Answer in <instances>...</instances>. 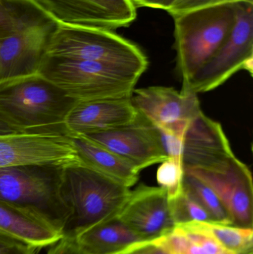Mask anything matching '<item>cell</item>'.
Wrapping results in <instances>:
<instances>
[{
	"label": "cell",
	"instance_id": "cell-1",
	"mask_svg": "<svg viewBox=\"0 0 253 254\" xmlns=\"http://www.w3.org/2000/svg\"><path fill=\"white\" fill-rule=\"evenodd\" d=\"M59 190L70 212L62 238H74L95 225L117 219L132 192L128 187L82 166L59 170Z\"/></svg>",
	"mask_w": 253,
	"mask_h": 254
},
{
	"label": "cell",
	"instance_id": "cell-2",
	"mask_svg": "<svg viewBox=\"0 0 253 254\" xmlns=\"http://www.w3.org/2000/svg\"><path fill=\"white\" fill-rule=\"evenodd\" d=\"M74 100L39 74L0 83V122L15 131H63Z\"/></svg>",
	"mask_w": 253,
	"mask_h": 254
},
{
	"label": "cell",
	"instance_id": "cell-3",
	"mask_svg": "<svg viewBox=\"0 0 253 254\" xmlns=\"http://www.w3.org/2000/svg\"><path fill=\"white\" fill-rule=\"evenodd\" d=\"M234 2L194 9L172 16L177 71L182 87L212 58L236 22Z\"/></svg>",
	"mask_w": 253,
	"mask_h": 254
},
{
	"label": "cell",
	"instance_id": "cell-4",
	"mask_svg": "<svg viewBox=\"0 0 253 254\" xmlns=\"http://www.w3.org/2000/svg\"><path fill=\"white\" fill-rule=\"evenodd\" d=\"M38 74L75 101L130 98L141 77L109 64L46 55Z\"/></svg>",
	"mask_w": 253,
	"mask_h": 254
},
{
	"label": "cell",
	"instance_id": "cell-5",
	"mask_svg": "<svg viewBox=\"0 0 253 254\" xmlns=\"http://www.w3.org/2000/svg\"><path fill=\"white\" fill-rule=\"evenodd\" d=\"M46 56L115 65L142 75L148 68L145 54L114 31L58 23Z\"/></svg>",
	"mask_w": 253,
	"mask_h": 254
},
{
	"label": "cell",
	"instance_id": "cell-6",
	"mask_svg": "<svg viewBox=\"0 0 253 254\" xmlns=\"http://www.w3.org/2000/svg\"><path fill=\"white\" fill-rule=\"evenodd\" d=\"M59 170L43 166L0 168V200L31 210L62 234L70 212L59 193Z\"/></svg>",
	"mask_w": 253,
	"mask_h": 254
},
{
	"label": "cell",
	"instance_id": "cell-7",
	"mask_svg": "<svg viewBox=\"0 0 253 254\" xmlns=\"http://www.w3.org/2000/svg\"><path fill=\"white\" fill-rule=\"evenodd\" d=\"M236 22L227 40L212 58L192 77L183 92H210L241 70L253 73V1H235Z\"/></svg>",
	"mask_w": 253,
	"mask_h": 254
},
{
	"label": "cell",
	"instance_id": "cell-8",
	"mask_svg": "<svg viewBox=\"0 0 253 254\" xmlns=\"http://www.w3.org/2000/svg\"><path fill=\"white\" fill-rule=\"evenodd\" d=\"M15 166L83 167L74 140L61 131L0 134V168Z\"/></svg>",
	"mask_w": 253,
	"mask_h": 254
},
{
	"label": "cell",
	"instance_id": "cell-9",
	"mask_svg": "<svg viewBox=\"0 0 253 254\" xmlns=\"http://www.w3.org/2000/svg\"><path fill=\"white\" fill-rule=\"evenodd\" d=\"M218 196L232 224L253 228V184L249 167L236 155L217 167L187 169Z\"/></svg>",
	"mask_w": 253,
	"mask_h": 254
},
{
	"label": "cell",
	"instance_id": "cell-10",
	"mask_svg": "<svg viewBox=\"0 0 253 254\" xmlns=\"http://www.w3.org/2000/svg\"><path fill=\"white\" fill-rule=\"evenodd\" d=\"M131 101L137 112L154 127L177 136L202 112L196 94L172 87L135 89Z\"/></svg>",
	"mask_w": 253,
	"mask_h": 254
},
{
	"label": "cell",
	"instance_id": "cell-11",
	"mask_svg": "<svg viewBox=\"0 0 253 254\" xmlns=\"http://www.w3.org/2000/svg\"><path fill=\"white\" fill-rule=\"evenodd\" d=\"M83 137L121 157L139 172L168 158L158 128L139 113L129 125Z\"/></svg>",
	"mask_w": 253,
	"mask_h": 254
},
{
	"label": "cell",
	"instance_id": "cell-12",
	"mask_svg": "<svg viewBox=\"0 0 253 254\" xmlns=\"http://www.w3.org/2000/svg\"><path fill=\"white\" fill-rule=\"evenodd\" d=\"M60 23L114 31L137 17L132 0H36Z\"/></svg>",
	"mask_w": 253,
	"mask_h": 254
},
{
	"label": "cell",
	"instance_id": "cell-13",
	"mask_svg": "<svg viewBox=\"0 0 253 254\" xmlns=\"http://www.w3.org/2000/svg\"><path fill=\"white\" fill-rule=\"evenodd\" d=\"M58 23L54 19L0 39V83L38 74Z\"/></svg>",
	"mask_w": 253,
	"mask_h": 254
},
{
	"label": "cell",
	"instance_id": "cell-14",
	"mask_svg": "<svg viewBox=\"0 0 253 254\" xmlns=\"http://www.w3.org/2000/svg\"><path fill=\"white\" fill-rule=\"evenodd\" d=\"M178 137L184 170L212 168L235 155L221 125L202 111Z\"/></svg>",
	"mask_w": 253,
	"mask_h": 254
},
{
	"label": "cell",
	"instance_id": "cell-15",
	"mask_svg": "<svg viewBox=\"0 0 253 254\" xmlns=\"http://www.w3.org/2000/svg\"><path fill=\"white\" fill-rule=\"evenodd\" d=\"M117 219L143 241L154 240L175 226L166 191L144 184L132 190Z\"/></svg>",
	"mask_w": 253,
	"mask_h": 254
},
{
	"label": "cell",
	"instance_id": "cell-16",
	"mask_svg": "<svg viewBox=\"0 0 253 254\" xmlns=\"http://www.w3.org/2000/svg\"><path fill=\"white\" fill-rule=\"evenodd\" d=\"M138 116L131 97L75 101L64 120V132L71 137L101 132L129 125Z\"/></svg>",
	"mask_w": 253,
	"mask_h": 254
},
{
	"label": "cell",
	"instance_id": "cell-17",
	"mask_svg": "<svg viewBox=\"0 0 253 254\" xmlns=\"http://www.w3.org/2000/svg\"><path fill=\"white\" fill-rule=\"evenodd\" d=\"M0 232L35 249L52 246L62 239L61 232L38 215L0 200Z\"/></svg>",
	"mask_w": 253,
	"mask_h": 254
},
{
	"label": "cell",
	"instance_id": "cell-18",
	"mask_svg": "<svg viewBox=\"0 0 253 254\" xmlns=\"http://www.w3.org/2000/svg\"><path fill=\"white\" fill-rule=\"evenodd\" d=\"M83 167L110 178L128 188L136 185L140 172L130 163L87 137H71Z\"/></svg>",
	"mask_w": 253,
	"mask_h": 254
},
{
	"label": "cell",
	"instance_id": "cell-19",
	"mask_svg": "<svg viewBox=\"0 0 253 254\" xmlns=\"http://www.w3.org/2000/svg\"><path fill=\"white\" fill-rule=\"evenodd\" d=\"M74 239L85 254H118L143 242L117 219L95 225Z\"/></svg>",
	"mask_w": 253,
	"mask_h": 254
},
{
	"label": "cell",
	"instance_id": "cell-20",
	"mask_svg": "<svg viewBox=\"0 0 253 254\" xmlns=\"http://www.w3.org/2000/svg\"><path fill=\"white\" fill-rule=\"evenodd\" d=\"M169 254H233L212 237L187 225H175L166 234L144 241Z\"/></svg>",
	"mask_w": 253,
	"mask_h": 254
},
{
	"label": "cell",
	"instance_id": "cell-21",
	"mask_svg": "<svg viewBox=\"0 0 253 254\" xmlns=\"http://www.w3.org/2000/svg\"><path fill=\"white\" fill-rule=\"evenodd\" d=\"M52 20L36 0H0V39Z\"/></svg>",
	"mask_w": 253,
	"mask_h": 254
},
{
	"label": "cell",
	"instance_id": "cell-22",
	"mask_svg": "<svg viewBox=\"0 0 253 254\" xmlns=\"http://www.w3.org/2000/svg\"><path fill=\"white\" fill-rule=\"evenodd\" d=\"M184 225L208 234L233 254H253L252 228L212 222H193Z\"/></svg>",
	"mask_w": 253,
	"mask_h": 254
},
{
	"label": "cell",
	"instance_id": "cell-23",
	"mask_svg": "<svg viewBox=\"0 0 253 254\" xmlns=\"http://www.w3.org/2000/svg\"><path fill=\"white\" fill-rule=\"evenodd\" d=\"M184 191L204 209L212 222L233 225L215 192L200 179L186 172L184 178Z\"/></svg>",
	"mask_w": 253,
	"mask_h": 254
},
{
	"label": "cell",
	"instance_id": "cell-24",
	"mask_svg": "<svg viewBox=\"0 0 253 254\" xmlns=\"http://www.w3.org/2000/svg\"><path fill=\"white\" fill-rule=\"evenodd\" d=\"M160 164L156 178L159 187L166 191L169 201L184 192L185 170L181 158L176 157H169Z\"/></svg>",
	"mask_w": 253,
	"mask_h": 254
},
{
	"label": "cell",
	"instance_id": "cell-25",
	"mask_svg": "<svg viewBox=\"0 0 253 254\" xmlns=\"http://www.w3.org/2000/svg\"><path fill=\"white\" fill-rule=\"evenodd\" d=\"M169 203L175 225L193 222H212L204 209L184 191L179 196L169 200Z\"/></svg>",
	"mask_w": 253,
	"mask_h": 254
},
{
	"label": "cell",
	"instance_id": "cell-26",
	"mask_svg": "<svg viewBox=\"0 0 253 254\" xmlns=\"http://www.w3.org/2000/svg\"><path fill=\"white\" fill-rule=\"evenodd\" d=\"M239 0H176L172 7L166 10L172 16L181 14L194 9L222 3L234 2ZM253 1V0H250Z\"/></svg>",
	"mask_w": 253,
	"mask_h": 254
},
{
	"label": "cell",
	"instance_id": "cell-27",
	"mask_svg": "<svg viewBox=\"0 0 253 254\" xmlns=\"http://www.w3.org/2000/svg\"><path fill=\"white\" fill-rule=\"evenodd\" d=\"M35 248L0 232V254H36Z\"/></svg>",
	"mask_w": 253,
	"mask_h": 254
},
{
	"label": "cell",
	"instance_id": "cell-28",
	"mask_svg": "<svg viewBox=\"0 0 253 254\" xmlns=\"http://www.w3.org/2000/svg\"><path fill=\"white\" fill-rule=\"evenodd\" d=\"M47 254H85L74 238H62L51 246Z\"/></svg>",
	"mask_w": 253,
	"mask_h": 254
},
{
	"label": "cell",
	"instance_id": "cell-29",
	"mask_svg": "<svg viewBox=\"0 0 253 254\" xmlns=\"http://www.w3.org/2000/svg\"><path fill=\"white\" fill-rule=\"evenodd\" d=\"M118 254H169L164 251L146 242H140Z\"/></svg>",
	"mask_w": 253,
	"mask_h": 254
},
{
	"label": "cell",
	"instance_id": "cell-30",
	"mask_svg": "<svg viewBox=\"0 0 253 254\" xmlns=\"http://www.w3.org/2000/svg\"><path fill=\"white\" fill-rule=\"evenodd\" d=\"M12 131H15L10 129L8 127L6 126V125H4V124L0 122V134H3V133L12 132Z\"/></svg>",
	"mask_w": 253,
	"mask_h": 254
}]
</instances>
